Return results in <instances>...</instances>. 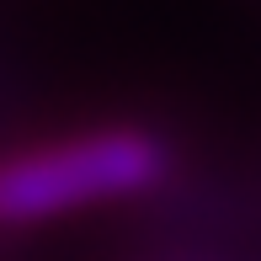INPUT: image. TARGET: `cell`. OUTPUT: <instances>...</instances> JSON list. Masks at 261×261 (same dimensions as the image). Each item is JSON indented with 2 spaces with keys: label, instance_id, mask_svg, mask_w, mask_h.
Here are the masks:
<instances>
[{
  "label": "cell",
  "instance_id": "6da1fadb",
  "mask_svg": "<svg viewBox=\"0 0 261 261\" xmlns=\"http://www.w3.org/2000/svg\"><path fill=\"white\" fill-rule=\"evenodd\" d=\"M176 171V144L155 128H91L54 144L0 155V224H43L59 213L155 192Z\"/></svg>",
  "mask_w": 261,
  "mask_h": 261
}]
</instances>
